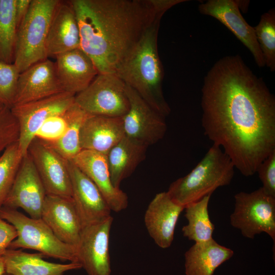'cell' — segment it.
<instances>
[{
	"label": "cell",
	"instance_id": "1",
	"mask_svg": "<svg viewBox=\"0 0 275 275\" xmlns=\"http://www.w3.org/2000/svg\"><path fill=\"white\" fill-rule=\"evenodd\" d=\"M202 126L242 175L275 150V97L238 54L217 60L201 90Z\"/></svg>",
	"mask_w": 275,
	"mask_h": 275
},
{
	"label": "cell",
	"instance_id": "2",
	"mask_svg": "<svg viewBox=\"0 0 275 275\" xmlns=\"http://www.w3.org/2000/svg\"><path fill=\"white\" fill-rule=\"evenodd\" d=\"M80 48L99 74L116 73L158 14L148 0H70Z\"/></svg>",
	"mask_w": 275,
	"mask_h": 275
},
{
	"label": "cell",
	"instance_id": "3",
	"mask_svg": "<svg viewBox=\"0 0 275 275\" xmlns=\"http://www.w3.org/2000/svg\"><path fill=\"white\" fill-rule=\"evenodd\" d=\"M157 15L116 74L152 108L166 118L171 108L163 95L164 70L158 51L160 20Z\"/></svg>",
	"mask_w": 275,
	"mask_h": 275
},
{
	"label": "cell",
	"instance_id": "4",
	"mask_svg": "<svg viewBox=\"0 0 275 275\" xmlns=\"http://www.w3.org/2000/svg\"><path fill=\"white\" fill-rule=\"evenodd\" d=\"M235 167L218 146L213 144L201 160L187 175L172 182L167 191L171 199L185 207L229 185Z\"/></svg>",
	"mask_w": 275,
	"mask_h": 275
},
{
	"label": "cell",
	"instance_id": "5",
	"mask_svg": "<svg viewBox=\"0 0 275 275\" xmlns=\"http://www.w3.org/2000/svg\"><path fill=\"white\" fill-rule=\"evenodd\" d=\"M60 0H32L17 30L13 64L19 72L48 59L46 42L49 25Z\"/></svg>",
	"mask_w": 275,
	"mask_h": 275
},
{
	"label": "cell",
	"instance_id": "6",
	"mask_svg": "<svg viewBox=\"0 0 275 275\" xmlns=\"http://www.w3.org/2000/svg\"><path fill=\"white\" fill-rule=\"evenodd\" d=\"M0 218L12 225L17 233L9 249H32L45 256L78 263L77 246L61 241L41 218L4 206L0 207Z\"/></svg>",
	"mask_w": 275,
	"mask_h": 275
},
{
	"label": "cell",
	"instance_id": "7",
	"mask_svg": "<svg viewBox=\"0 0 275 275\" xmlns=\"http://www.w3.org/2000/svg\"><path fill=\"white\" fill-rule=\"evenodd\" d=\"M234 200V210L230 217L231 226L250 239L266 233L274 243L275 198L260 187L250 193L239 192Z\"/></svg>",
	"mask_w": 275,
	"mask_h": 275
},
{
	"label": "cell",
	"instance_id": "8",
	"mask_svg": "<svg viewBox=\"0 0 275 275\" xmlns=\"http://www.w3.org/2000/svg\"><path fill=\"white\" fill-rule=\"evenodd\" d=\"M75 103L90 115L113 117H123L129 107L126 84L115 73L98 74Z\"/></svg>",
	"mask_w": 275,
	"mask_h": 275
},
{
	"label": "cell",
	"instance_id": "9",
	"mask_svg": "<svg viewBox=\"0 0 275 275\" xmlns=\"http://www.w3.org/2000/svg\"><path fill=\"white\" fill-rule=\"evenodd\" d=\"M74 103V95L63 92L11 108L19 126L18 143L23 156L27 154L30 143L42 124L52 116L64 113Z\"/></svg>",
	"mask_w": 275,
	"mask_h": 275
},
{
	"label": "cell",
	"instance_id": "10",
	"mask_svg": "<svg viewBox=\"0 0 275 275\" xmlns=\"http://www.w3.org/2000/svg\"><path fill=\"white\" fill-rule=\"evenodd\" d=\"M126 91L129 107L122 117L125 135L147 147L156 143L166 134L165 118L126 85Z\"/></svg>",
	"mask_w": 275,
	"mask_h": 275
},
{
	"label": "cell",
	"instance_id": "11",
	"mask_svg": "<svg viewBox=\"0 0 275 275\" xmlns=\"http://www.w3.org/2000/svg\"><path fill=\"white\" fill-rule=\"evenodd\" d=\"M28 153L31 156L47 195L72 198L68 160L45 142L35 137Z\"/></svg>",
	"mask_w": 275,
	"mask_h": 275
},
{
	"label": "cell",
	"instance_id": "12",
	"mask_svg": "<svg viewBox=\"0 0 275 275\" xmlns=\"http://www.w3.org/2000/svg\"><path fill=\"white\" fill-rule=\"evenodd\" d=\"M113 221L111 216L82 229L77 245L78 262L88 275H111L109 245Z\"/></svg>",
	"mask_w": 275,
	"mask_h": 275
},
{
	"label": "cell",
	"instance_id": "13",
	"mask_svg": "<svg viewBox=\"0 0 275 275\" xmlns=\"http://www.w3.org/2000/svg\"><path fill=\"white\" fill-rule=\"evenodd\" d=\"M47 194L33 161L27 153L23 156L11 190L3 206L23 209L30 217L41 218Z\"/></svg>",
	"mask_w": 275,
	"mask_h": 275
},
{
	"label": "cell",
	"instance_id": "14",
	"mask_svg": "<svg viewBox=\"0 0 275 275\" xmlns=\"http://www.w3.org/2000/svg\"><path fill=\"white\" fill-rule=\"evenodd\" d=\"M72 198L84 227L102 222L111 209L93 182L71 160H68Z\"/></svg>",
	"mask_w": 275,
	"mask_h": 275
},
{
	"label": "cell",
	"instance_id": "15",
	"mask_svg": "<svg viewBox=\"0 0 275 275\" xmlns=\"http://www.w3.org/2000/svg\"><path fill=\"white\" fill-rule=\"evenodd\" d=\"M198 10L227 27L249 49L259 68L265 66L254 27L243 17L236 0H208L199 5Z\"/></svg>",
	"mask_w": 275,
	"mask_h": 275
},
{
	"label": "cell",
	"instance_id": "16",
	"mask_svg": "<svg viewBox=\"0 0 275 275\" xmlns=\"http://www.w3.org/2000/svg\"><path fill=\"white\" fill-rule=\"evenodd\" d=\"M63 92L55 63L46 59L20 73L13 106L37 101Z\"/></svg>",
	"mask_w": 275,
	"mask_h": 275
},
{
	"label": "cell",
	"instance_id": "17",
	"mask_svg": "<svg viewBox=\"0 0 275 275\" xmlns=\"http://www.w3.org/2000/svg\"><path fill=\"white\" fill-rule=\"evenodd\" d=\"M41 218L61 241L77 246L82 225L72 198L47 195Z\"/></svg>",
	"mask_w": 275,
	"mask_h": 275
},
{
	"label": "cell",
	"instance_id": "18",
	"mask_svg": "<svg viewBox=\"0 0 275 275\" xmlns=\"http://www.w3.org/2000/svg\"><path fill=\"white\" fill-rule=\"evenodd\" d=\"M71 161L96 185L112 211L118 212L127 208V196L113 185L106 155L81 150Z\"/></svg>",
	"mask_w": 275,
	"mask_h": 275
},
{
	"label": "cell",
	"instance_id": "19",
	"mask_svg": "<svg viewBox=\"0 0 275 275\" xmlns=\"http://www.w3.org/2000/svg\"><path fill=\"white\" fill-rule=\"evenodd\" d=\"M185 207L174 202L167 191L157 194L149 204L144 222L150 236L160 248H169L178 218Z\"/></svg>",
	"mask_w": 275,
	"mask_h": 275
},
{
	"label": "cell",
	"instance_id": "20",
	"mask_svg": "<svg viewBox=\"0 0 275 275\" xmlns=\"http://www.w3.org/2000/svg\"><path fill=\"white\" fill-rule=\"evenodd\" d=\"M55 58L57 76L64 92L75 96L86 89L99 74L91 59L80 48Z\"/></svg>",
	"mask_w": 275,
	"mask_h": 275
},
{
	"label": "cell",
	"instance_id": "21",
	"mask_svg": "<svg viewBox=\"0 0 275 275\" xmlns=\"http://www.w3.org/2000/svg\"><path fill=\"white\" fill-rule=\"evenodd\" d=\"M80 48L79 29L74 10L69 1H60L48 31L47 58Z\"/></svg>",
	"mask_w": 275,
	"mask_h": 275
},
{
	"label": "cell",
	"instance_id": "22",
	"mask_svg": "<svg viewBox=\"0 0 275 275\" xmlns=\"http://www.w3.org/2000/svg\"><path fill=\"white\" fill-rule=\"evenodd\" d=\"M124 136L122 117L89 115L80 129V147L106 155Z\"/></svg>",
	"mask_w": 275,
	"mask_h": 275
},
{
	"label": "cell",
	"instance_id": "23",
	"mask_svg": "<svg viewBox=\"0 0 275 275\" xmlns=\"http://www.w3.org/2000/svg\"><path fill=\"white\" fill-rule=\"evenodd\" d=\"M5 271L12 275H63L66 271L80 269L78 263L60 264L43 259L42 253H28L20 250L8 249L3 255Z\"/></svg>",
	"mask_w": 275,
	"mask_h": 275
},
{
	"label": "cell",
	"instance_id": "24",
	"mask_svg": "<svg viewBox=\"0 0 275 275\" xmlns=\"http://www.w3.org/2000/svg\"><path fill=\"white\" fill-rule=\"evenodd\" d=\"M233 255V250L213 238L195 243L184 254L185 275H213L215 270Z\"/></svg>",
	"mask_w": 275,
	"mask_h": 275
},
{
	"label": "cell",
	"instance_id": "25",
	"mask_svg": "<svg viewBox=\"0 0 275 275\" xmlns=\"http://www.w3.org/2000/svg\"><path fill=\"white\" fill-rule=\"evenodd\" d=\"M147 146L125 135L106 155L112 181L120 188L121 183L130 176L145 158Z\"/></svg>",
	"mask_w": 275,
	"mask_h": 275
},
{
	"label": "cell",
	"instance_id": "26",
	"mask_svg": "<svg viewBox=\"0 0 275 275\" xmlns=\"http://www.w3.org/2000/svg\"><path fill=\"white\" fill-rule=\"evenodd\" d=\"M211 195L185 206L184 216L187 224L184 226L182 232L184 237L195 243L203 242L212 239L214 225L210 220L208 204Z\"/></svg>",
	"mask_w": 275,
	"mask_h": 275
},
{
	"label": "cell",
	"instance_id": "27",
	"mask_svg": "<svg viewBox=\"0 0 275 275\" xmlns=\"http://www.w3.org/2000/svg\"><path fill=\"white\" fill-rule=\"evenodd\" d=\"M89 115L74 103L64 114L67 128L63 135L54 142H45L64 159L72 160L81 150L80 129Z\"/></svg>",
	"mask_w": 275,
	"mask_h": 275
},
{
	"label": "cell",
	"instance_id": "28",
	"mask_svg": "<svg viewBox=\"0 0 275 275\" xmlns=\"http://www.w3.org/2000/svg\"><path fill=\"white\" fill-rule=\"evenodd\" d=\"M15 0H0V61L13 63L17 33Z\"/></svg>",
	"mask_w": 275,
	"mask_h": 275
},
{
	"label": "cell",
	"instance_id": "29",
	"mask_svg": "<svg viewBox=\"0 0 275 275\" xmlns=\"http://www.w3.org/2000/svg\"><path fill=\"white\" fill-rule=\"evenodd\" d=\"M265 66L275 71V9L272 8L261 16L254 27Z\"/></svg>",
	"mask_w": 275,
	"mask_h": 275
},
{
	"label": "cell",
	"instance_id": "30",
	"mask_svg": "<svg viewBox=\"0 0 275 275\" xmlns=\"http://www.w3.org/2000/svg\"><path fill=\"white\" fill-rule=\"evenodd\" d=\"M22 157L18 141L7 147L0 155V207L11 190Z\"/></svg>",
	"mask_w": 275,
	"mask_h": 275
},
{
	"label": "cell",
	"instance_id": "31",
	"mask_svg": "<svg viewBox=\"0 0 275 275\" xmlns=\"http://www.w3.org/2000/svg\"><path fill=\"white\" fill-rule=\"evenodd\" d=\"M19 74L13 63L0 61V104L12 107Z\"/></svg>",
	"mask_w": 275,
	"mask_h": 275
},
{
	"label": "cell",
	"instance_id": "32",
	"mask_svg": "<svg viewBox=\"0 0 275 275\" xmlns=\"http://www.w3.org/2000/svg\"><path fill=\"white\" fill-rule=\"evenodd\" d=\"M19 129L11 108L0 104V155L9 146L17 142Z\"/></svg>",
	"mask_w": 275,
	"mask_h": 275
},
{
	"label": "cell",
	"instance_id": "33",
	"mask_svg": "<svg viewBox=\"0 0 275 275\" xmlns=\"http://www.w3.org/2000/svg\"><path fill=\"white\" fill-rule=\"evenodd\" d=\"M65 113L48 118L39 128L35 137L46 142H52L59 139L67 128Z\"/></svg>",
	"mask_w": 275,
	"mask_h": 275
},
{
	"label": "cell",
	"instance_id": "34",
	"mask_svg": "<svg viewBox=\"0 0 275 275\" xmlns=\"http://www.w3.org/2000/svg\"><path fill=\"white\" fill-rule=\"evenodd\" d=\"M256 173L258 174L264 191L275 198V150L262 161Z\"/></svg>",
	"mask_w": 275,
	"mask_h": 275
},
{
	"label": "cell",
	"instance_id": "35",
	"mask_svg": "<svg viewBox=\"0 0 275 275\" xmlns=\"http://www.w3.org/2000/svg\"><path fill=\"white\" fill-rule=\"evenodd\" d=\"M17 236V233L15 227L0 218V256L4 255Z\"/></svg>",
	"mask_w": 275,
	"mask_h": 275
},
{
	"label": "cell",
	"instance_id": "36",
	"mask_svg": "<svg viewBox=\"0 0 275 275\" xmlns=\"http://www.w3.org/2000/svg\"><path fill=\"white\" fill-rule=\"evenodd\" d=\"M186 1V0H148L154 13L162 15L174 6Z\"/></svg>",
	"mask_w": 275,
	"mask_h": 275
},
{
	"label": "cell",
	"instance_id": "37",
	"mask_svg": "<svg viewBox=\"0 0 275 275\" xmlns=\"http://www.w3.org/2000/svg\"><path fill=\"white\" fill-rule=\"evenodd\" d=\"M32 0H15V12L17 28L26 16Z\"/></svg>",
	"mask_w": 275,
	"mask_h": 275
},
{
	"label": "cell",
	"instance_id": "38",
	"mask_svg": "<svg viewBox=\"0 0 275 275\" xmlns=\"http://www.w3.org/2000/svg\"><path fill=\"white\" fill-rule=\"evenodd\" d=\"M236 1L239 10L242 11L243 12L248 10L250 1L237 0Z\"/></svg>",
	"mask_w": 275,
	"mask_h": 275
},
{
	"label": "cell",
	"instance_id": "39",
	"mask_svg": "<svg viewBox=\"0 0 275 275\" xmlns=\"http://www.w3.org/2000/svg\"><path fill=\"white\" fill-rule=\"evenodd\" d=\"M5 272L4 259L3 256H0V275H3Z\"/></svg>",
	"mask_w": 275,
	"mask_h": 275
},
{
	"label": "cell",
	"instance_id": "40",
	"mask_svg": "<svg viewBox=\"0 0 275 275\" xmlns=\"http://www.w3.org/2000/svg\"><path fill=\"white\" fill-rule=\"evenodd\" d=\"M3 275H12V274H9V273H7V272H5L4 273Z\"/></svg>",
	"mask_w": 275,
	"mask_h": 275
}]
</instances>
